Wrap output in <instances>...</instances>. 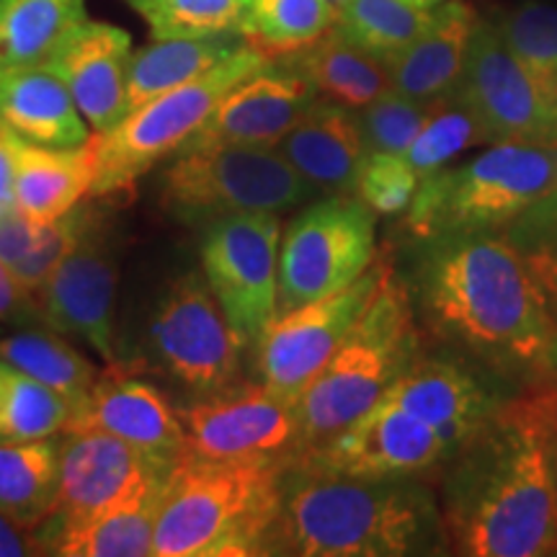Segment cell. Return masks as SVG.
<instances>
[{"label":"cell","mask_w":557,"mask_h":557,"mask_svg":"<svg viewBox=\"0 0 557 557\" xmlns=\"http://www.w3.org/2000/svg\"><path fill=\"white\" fill-rule=\"evenodd\" d=\"M449 455L447 442L429 423L382 398L295 462L351 478H421L447 462Z\"/></svg>","instance_id":"2e32d148"},{"label":"cell","mask_w":557,"mask_h":557,"mask_svg":"<svg viewBox=\"0 0 557 557\" xmlns=\"http://www.w3.org/2000/svg\"><path fill=\"white\" fill-rule=\"evenodd\" d=\"M315 189L276 148H207L173 156L160 176V207L191 227L235 214H282Z\"/></svg>","instance_id":"ba28073f"},{"label":"cell","mask_w":557,"mask_h":557,"mask_svg":"<svg viewBox=\"0 0 557 557\" xmlns=\"http://www.w3.org/2000/svg\"><path fill=\"white\" fill-rule=\"evenodd\" d=\"M418 184H421V178L410 169L406 156L367 152L364 160H361L354 197L364 201L374 214L393 218V214L406 212Z\"/></svg>","instance_id":"ab89813d"},{"label":"cell","mask_w":557,"mask_h":557,"mask_svg":"<svg viewBox=\"0 0 557 557\" xmlns=\"http://www.w3.org/2000/svg\"><path fill=\"white\" fill-rule=\"evenodd\" d=\"M13 160V201L21 212L45 222L90 197L96 160L90 139L81 148H47L0 127Z\"/></svg>","instance_id":"d4e9b609"},{"label":"cell","mask_w":557,"mask_h":557,"mask_svg":"<svg viewBox=\"0 0 557 557\" xmlns=\"http://www.w3.org/2000/svg\"><path fill=\"white\" fill-rule=\"evenodd\" d=\"M457 90L491 143L557 145V120L496 21L478 18Z\"/></svg>","instance_id":"e0dca14e"},{"label":"cell","mask_w":557,"mask_h":557,"mask_svg":"<svg viewBox=\"0 0 557 557\" xmlns=\"http://www.w3.org/2000/svg\"><path fill=\"white\" fill-rule=\"evenodd\" d=\"M184 455L289 465L302 451L297 395L267 382H235L178 408Z\"/></svg>","instance_id":"30bf717a"},{"label":"cell","mask_w":557,"mask_h":557,"mask_svg":"<svg viewBox=\"0 0 557 557\" xmlns=\"http://www.w3.org/2000/svg\"><path fill=\"white\" fill-rule=\"evenodd\" d=\"M246 45L248 41L240 34L201 39H152L148 47H139L129 58V111L165 94V90L199 78Z\"/></svg>","instance_id":"4316f807"},{"label":"cell","mask_w":557,"mask_h":557,"mask_svg":"<svg viewBox=\"0 0 557 557\" xmlns=\"http://www.w3.org/2000/svg\"><path fill=\"white\" fill-rule=\"evenodd\" d=\"M41 222L21 212L16 205L0 209V261L13 269L37 243Z\"/></svg>","instance_id":"7bdbcfd3"},{"label":"cell","mask_w":557,"mask_h":557,"mask_svg":"<svg viewBox=\"0 0 557 557\" xmlns=\"http://www.w3.org/2000/svg\"><path fill=\"white\" fill-rule=\"evenodd\" d=\"M374 218L357 197H329L305 207L278 240L276 315L357 282L377 261Z\"/></svg>","instance_id":"9c48e42d"},{"label":"cell","mask_w":557,"mask_h":557,"mask_svg":"<svg viewBox=\"0 0 557 557\" xmlns=\"http://www.w3.org/2000/svg\"><path fill=\"white\" fill-rule=\"evenodd\" d=\"M11 205H16L13 201V160L9 145H5L3 135H0V209Z\"/></svg>","instance_id":"f6af8a7d"},{"label":"cell","mask_w":557,"mask_h":557,"mask_svg":"<svg viewBox=\"0 0 557 557\" xmlns=\"http://www.w3.org/2000/svg\"><path fill=\"white\" fill-rule=\"evenodd\" d=\"M90 214V207L75 205L70 212L60 214L54 220H45L39 227L37 243H34L29 253L13 267V274L34 297L39 295L41 287L47 284V278L54 269L60 267V261L73 250L78 243L83 227H86Z\"/></svg>","instance_id":"60d3db41"},{"label":"cell","mask_w":557,"mask_h":557,"mask_svg":"<svg viewBox=\"0 0 557 557\" xmlns=\"http://www.w3.org/2000/svg\"><path fill=\"white\" fill-rule=\"evenodd\" d=\"M442 508L418 478H351L289 462L261 555H449Z\"/></svg>","instance_id":"3957f363"},{"label":"cell","mask_w":557,"mask_h":557,"mask_svg":"<svg viewBox=\"0 0 557 557\" xmlns=\"http://www.w3.org/2000/svg\"><path fill=\"white\" fill-rule=\"evenodd\" d=\"M284 468L181 455L160 491L152 557L261 555Z\"/></svg>","instance_id":"277c9868"},{"label":"cell","mask_w":557,"mask_h":557,"mask_svg":"<svg viewBox=\"0 0 557 557\" xmlns=\"http://www.w3.org/2000/svg\"><path fill=\"white\" fill-rule=\"evenodd\" d=\"M160 493L45 537V553L60 557H152Z\"/></svg>","instance_id":"f546056e"},{"label":"cell","mask_w":557,"mask_h":557,"mask_svg":"<svg viewBox=\"0 0 557 557\" xmlns=\"http://www.w3.org/2000/svg\"><path fill=\"white\" fill-rule=\"evenodd\" d=\"M201 230V276L240 346L253 348L276 315L278 214H235Z\"/></svg>","instance_id":"4fadbf2b"},{"label":"cell","mask_w":557,"mask_h":557,"mask_svg":"<svg viewBox=\"0 0 557 557\" xmlns=\"http://www.w3.org/2000/svg\"><path fill=\"white\" fill-rule=\"evenodd\" d=\"M70 403L29 374L0 361V436L47 438L65 431Z\"/></svg>","instance_id":"8d00e7d4"},{"label":"cell","mask_w":557,"mask_h":557,"mask_svg":"<svg viewBox=\"0 0 557 557\" xmlns=\"http://www.w3.org/2000/svg\"><path fill=\"white\" fill-rule=\"evenodd\" d=\"M413 299L389 276L315 380L299 393L302 451L329 442L387 395L418 359ZM299 451V455H302Z\"/></svg>","instance_id":"5b68a950"},{"label":"cell","mask_w":557,"mask_h":557,"mask_svg":"<svg viewBox=\"0 0 557 557\" xmlns=\"http://www.w3.org/2000/svg\"><path fill=\"white\" fill-rule=\"evenodd\" d=\"M148 24L150 39L240 34L250 0H124Z\"/></svg>","instance_id":"d590c367"},{"label":"cell","mask_w":557,"mask_h":557,"mask_svg":"<svg viewBox=\"0 0 557 557\" xmlns=\"http://www.w3.org/2000/svg\"><path fill=\"white\" fill-rule=\"evenodd\" d=\"M65 431H103L171 462L184 455L178 408L122 361L99 372L86 398L70 410Z\"/></svg>","instance_id":"d6986e66"},{"label":"cell","mask_w":557,"mask_h":557,"mask_svg":"<svg viewBox=\"0 0 557 557\" xmlns=\"http://www.w3.org/2000/svg\"><path fill=\"white\" fill-rule=\"evenodd\" d=\"M385 398L429 423L449 451L468 442L498 408L496 395L468 367L444 359H416Z\"/></svg>","instance_id":"44dd1931"},{"label":"cell","mask_w":557,"mask_h":557,"mask_svg":"<svg viewBox=\"0 0 557 557\" xmlns=\"http://www.w3.org/2000/svg\"><path fill=\"white\" fill-rule=\"evenodd\" d=\"M148 344L156 364L194 398L240 380L246 348L197 271L173 278L160 295L148 323Z\"/></svg>","instance_id":"8fae6325"},{"label":"cell","mask_w":557,"mask_h":557,"mask_svg":"<svg viewBox=\"0 0 557 557\" xmlns=\"http://www.w3.org/2000/svg\"><path fill=\"white\" fill-rule=\"evenodd\" d=\"M0 438H3V436H0Z\"/></svg>","instance_id":"c3c4849f"},{"label":"cell","mask_w":557,"mask_h":557,"mask_svg":"<svg viewBox=\"0 0 557 557\" xmlns=\"http://www.w3.org/2000/svg\"><path fill=\"white\" fill-rule=\"evenodd\" d=\"M0 127L47 148L86 145L88 122L50 67L0 70Z\"/></svg>","instance_id":"cb8c5ba5"},{"label":"cell","mask_w":557,"mask_h":557,"mask_svg":"<svg viewBox=\"0 0 557 557\" xmlns=\"http://www.w3.org/2000/svg\"><path fill=\"white\" fill-rule=\"evenodd\" d=\"M318 99L305 75L274 58L230 88L176 156L207 148H276Z\"/></svg>","instance_id":"ac0fdd59"},{"label":"cell","mask_w":557,"mask_h":557,"mask_svg":"<svg viewBox=\"0 0 557 557\" xmlns=\"http://www.w3.org/2000/svg\"><path fill=\"white\" fill-rule=\"evenodd\" d=\"M276 60H284L299 75H305L320 99L344 103L348 109H364L393 90L387 60L348 39L338 26L302 50L282 54Z\"/></svg>","instance_id":"484cf974"},{"label":"cell","mask_w":557,"mask_h":557,"mask_svg":"<svg viewBox=\"0 0 557 557\" xmlns=\"http://www.w3.org/2000/svg\"><path fill=\"white\" fill-rule=\"evenodd\" d=\"M120 284V248L107 214L90 209L78 243L52 271L37 295L47 329L78 336L107 364L120 361L114 348V308Z\"/></svg>","instance_id":"9a60e30c"},{"label":"cell","mask_w":557,"mask_h":557,"mask_svg":"<svg viewBox=\"0 0 557 557\" xmlns=\"http://www.w3.org/2000/svg\"><path fill=\"white\" fill-rule=\"evenodd\" d=\"M0 361L62 395L73 410L94 387L99 369L52 329H26L0 338Z\"/></svg>","instance_id":"4dcf8cb0"},{"label":"cell","mask_w":557,"mask_h":557,"mask_svg":"<svg viewBox=\"0 0 557 557\" xmlns=\"http://www.w3.org/2000/svg\"><path fill=\"white\" fill-rule=\"evenodd\" d=\"M269 60L256 47H240L199 78L132 109L111 132L90 135L96 160L90 197L107 199L135 194L137 181L165 158L176 156L212 114L222 96Z\"/></svg>","instance_id":"52a82bcc"},{"label":"cell","mask_w":557,"mask_h":557,"mask_svg":"<svg viewBox=\"0 0 557 557\" xmlns=\"http://www.w3.org/2000/svg\"><path fill=\"white\" fill-rule=\"evenodd\" d=\"M276 150L289 165L325 197H354L364 160L359 111L344 103L318 99L292 127Z\"/></svg>","instance_id":"7402d4cb"},{"label":"cell","mask_w":557,"mask_h":557,"mask_svg":"<svg viewBox=\"0 0 557 557\" xmlns=\"http://www.w3.org/2000/svg\"><path fill=\"white\" fill-rule=\"evenodd\" d=\"M173 465L103 431H65L58 498L50 519L37 527L41 545L47 534L158 496Z\"/></svg>","instance_id":"7c38bea8"},{"label":"cell","mask_w":557,"mask_h":557,"mask_svg":"<svg viewBox=\"0 0 557 557\" xmlns=\"http://www.w3.org/2000/svg\"><path fill=\"white\" fill-rule=\"evenodd\" d=\"M483 143H491V137H487L475 111L465 103L455 88L442 99L431 101L426 122L403 156H406L410 169L418 173V178H426L434 171L449 165L465 150Z\"/></svg>","instance_id":"d6a6232c"},{"label":"cell","mask_w":557,"mask_h":557,"mask_svg":"<svg viewBox=\"0 0 557 557\" xmlns=\"http://www.w3.org/2000/svg\"><path fill=\"white\" fill-rule=\"evenodd\" d=\"M336 18L329 0H250L240 37L274 60L312 45Z\"/></svg>","instance_id":"1f68e13d"},{"label":"cell","mask_w":557,"mask_h":557,"mask_svg":"<svg viewBox=\"0 0 557 557\" xmlns=\"http://www.w3.org/2000/svg\"><path fill=\"white\" fill-rule=\"evenodd\" d=\"M132 52L135 47L129 32L88 18L45 62V67H50L73 94L94 135L111 132L129 114L127 73Z\"/></svg>","instance_id":"ffe728a7"},{"label":"cell","mask_w":557,"mask_h":557,"mask_svg":"<svg viewBox=\"0 0 557 557\" xmlns=\"http://www.w3.org/2000/svg\"><path fill=\"white\" fill-rule=\"evenodd\" d=\"M527 263L557 318V189L500 230Z\"/></svg>","instance_id":"74e56055"},{"label":"cell","mask_w":557,"mask_h":557,"mask_svg":"<svg viewBox=\"0 0 557 557\" xmlns=\"http://www.w3.org/2000/svg\"><path fill=\"white\" fill-rule=\"evenodd\" d=\"M413 3H418V5H423V9H434V5H438V3H442V0H413Z\"/></svg>","instance_id":"bcb514c9"},{"label":"cell","mask_w":557,"mask_h":557,"mask_svg":"<svg viewBox=\"0 0 557 557\" xmlns=\"http://www.w3.org/2000/svg\"><path fill=\"white\" fill-rule=\"evenodd\" d=\"M431 13L434 9H423L413 0H348L338 11L336 26L348 39L389 62L426 29Z\"/></svg>","instance_id":"836d02e7"},{"label":"cell","mask_w":557,"mask_h":557,"mask_svg":"<svg viewBox=\"0 0 557 557\" xmlns=\"http://www.w3.org/2000/svg\"><path fill=\"white\" fill-rule=\"evenodd\" d=\"M60 485V442L0 438V513L37 529L50 519Z\"/></svg>","instance_id":"83f0119b"},{"label":"cell","mask_w":557,"mask_h":557,"mask_svg":"<svg viewBox=\"0 0 557 557\" xmlns=\"http://www.w3.org/2000/svg\"><path fill=\"white\" fill-rule=\"evenodd\" d=\"M389 276L393 269L385 261H374L357 282L341 292L276 315L253 346L259 380L299 398Z\"/></svg>","instance_id":"5bb4252c"},{"label":"cell","mask_w":557,"mask_h":557,"mask_svg":"<svg viewBox=\"0 0 557 557\" xmlns=\"http://www.w3.org/2000/svg\"><path fill=\"white\" fill-rule=\"evenodd\" d=\"M32 555H45V545H41L37 529L18 524V521L0 513V557Z\"/></svg>","instance_id":"ee69618b"},{"label":"cell","mask_w":557,"mask_h":557,"mask_svg":"<svg viewBox=\"0 0 557 557\" xmlns=\"http://www.w3.org/2000/svg\"><path fill=\"white\" fill-rule=\"evenodd\" d=\"M496 26L557 120V5L524 3L504 13Z\"/></svg>","instance_id":"e575fe53"},{"label":"cell","mask_w":557,"mask_h":557,"mask_svg":"<svg viewBox=\"0 0 557 557\" xmlns=\"http://www.w3.org/2000/svg\"><path fill=\"white\" fill-rule=\"evenodd\" d=\"M329 3H331L336 11H341V9H344V5L348 3V0H329Z\"/></svg>","instance_id":"7dc6e473"},{"label":"cell","mask_w":557,"mask_h":557,"mask_svg":"<svg viewBox=\"0 0 557 557\" xmlns=\"http://www.w3.org/2000/svg\"><path fill=\"white\" fill-rule=\"evenodd\" d=\"M444 465L438 508L451 553L557 555V387L498 403Z\"/></svg>","instance_id":"7a4b0ae2"},{"label":"cell","mask_w":557,"mask_h":557,"mask_svg":"<svg viewBox=\"0 0 557 557\" xmlns=\"http://www.w3.org/2000/svg\"><path fill=\"white\" fill-rule=\"evenodd\" d=\"M557 189V145L493 143L459 165L421 178L403 212L413 240L498 233Z\"/></svg>","instance_id":"8992f818"},{"label":"cell","mask_w":557,"mask_h":557,"mask_svg":"<svg viewBox=\"0 0 557 557\" xmlns=\"http://www.w3.org/2000/svg\"><path fill=\"white\" fill-rule=\"evenodd\" d=\"M0 325L47 329L37 297L18 282L9 263L0 261Z\"/></svg>","instance_id":"b9f144b4"},{"label":"cell","mask_w":557,"mask_h":557,"mask_svg":"<svg viewBox=\"0 0 557 557\" xmlns=\"http://www.w3.org/2000/svg\"><path fill=\"white\" fill-rule=\"evenodd\" d=\"M406 287L442 341L513 385L557 387V318L500 230L416 240Z\"/></svg>","instance_id":"6da1fadb"},{"label":"cell","mask_w":557,"mask_h":557,"mask_svg":"<svg viewBox=\"0 0 557 557\" xmlns=\"http://www.w3.org/2000/svg\"><path fill=\"white\" fill-rule=\"evenodd\" d=\"M475 24V11L465 0L434 5L426 29L387 62L395 94L421 103L451 94L462 81Z\"/></svg>","instance_id":"603a6c76"},{"label":"cell","mask_w":557,"mask_h":557,"mask_svg":"<svg viewBox=\"0 0 557 557\" xmlns=\"http://www.w3.org/2000/svg\"><path fill=\"white\" fill-rule=\"evenodd\" d=\"M88 18L86 0H0V70L45 65Z\"/></svg>","instance_id":"f1b7e54d"},{"label":"cell","mask_w":557,"mask_h":557,"mask_svg":"<svg viewBox=\"0 0 557 557\" xmlns=\"http://www.w3.org/2000/svg\"><path fill=\"white\" fill-rule=\"evenodd\" d=\"M431 103H421L406 96L387 90L377 101L359 109L361 137L367 152H393L403 156L410 148L423 122H426Z\"/></svg>","instance_id":"f35d334b"}]
</instances>
